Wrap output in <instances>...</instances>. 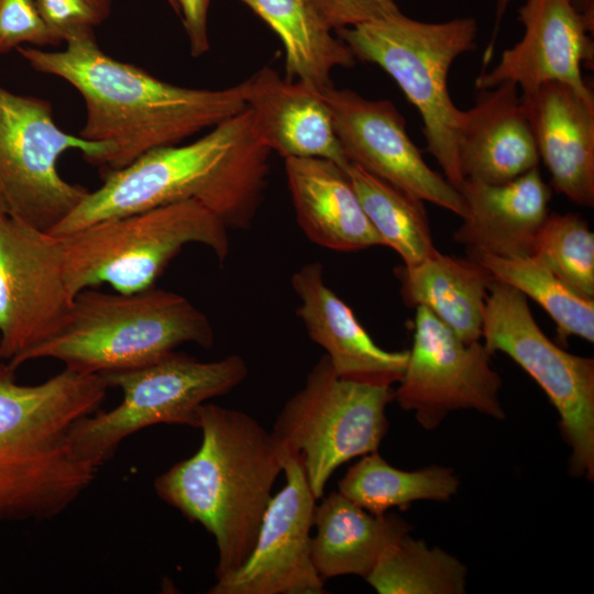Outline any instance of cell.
Segmentation results:
<instances>
[{
	"label": "cell",
	"instance_id": "cell-18",
	"mask_svg": "<svg viewBox=\"0 0 594 594\" xmlns=\"http://www.w3.org/2000/svg\"><path fill=\"white\" fill-rule=\"evenodd\" d=\"M244 99L260 140L284 160L323 158L349 166L320 90L263 67L243 81Z\"/></svg>",
	"mask_w": 594,
	"mask_h": 594
},
{
	"label": "cell",
	"instance_id": "cell-34",
	"mask_svg": "<svg viewBox=\"0 0 594 594\" xmlns=\"http://www.w3.org/2000/svg\"><path fill=\"white\" fill-rule=\"evenodd\" d=\"M183 16L190 54L200 57L210 50L208 11L210 0H175Z\"/></svg>",
	"mask_w": 594,
	"mask_h": 594
},
{
	"label": "cell",
	"instance_id": "cell-20",
	"mask_svg": "<svg viewBox=\"0 0 594 594\" xmlns=\"http://www.w3.org/2000/svg\"><path fill=\"white\" fill-rule=\"evenodd\" d=\"M522 102L550 187L579 206L593 207L594 95L551 81Z\"/></svg>",
	"mask_w": 594,
	"mask_h": 594
},
{
	"label": "cell",
	"instance_id": "cell-24",
	"mask_svg": "<svg viewBox=\"0 0 594 594\" xmlns=\"http://www.w3.org/2000/svg\"><path fill=\"white\" fill-rule=\"evenodd\" d=\"M311 556L316 570L324 579L371 572L383 551L411 525L394 513L373 515L339 491L316 504Z\"/></svg>",
	"mask_w": 594,
	"mask_h": 594
},
{
	"label": "cell",
	"instance_id": "cell-15",
	"mask_svg": "<svg viewBox=\"0 0 594 594\" xmlns=\"http://www.w3.org/2000/svg\"><path fill=\"white\" fill-rule=\"evenodd\" d=\"M284 487L272 496L254 548L210 594H321L324 581L311 556L316 498L300 460L284 453Z\"/></svg>",
	"mask_w": 594,
	"mask_h": 594
},
{
	"label": "cell",
	"instance_id": "cell-28",
	"mask_svg": "<svg viewBox=\"0 0 594 594\" xmlns=\"http://www.w3.org/2000/svg\"><path fill=\"white\" fill-rule=\"evenodd\" d=\"M466 578L458 558L408 532L383 551L364 580L380 594H463Z\"/></svg>",
	"mask_w": 594,
	"mask_h": 594
},
{
	"label": "cell",
	"instance_id": "cell-12",
	"mask_svg": "<svg viewBox=\"0 0 594 594\" xmlns=\"http://www.w3.org/2000/svg\"><path fill=\"white\" fill-rule=\"evenodd\" d=\"M75 299L63 240L11 216L0 220V355L11 371L65 323Z\"/></svg>",
	"mask_w": 594,
	"mask_h": 594
},
{
	"label": "cell",
	"instance_id": "cell-14",
	"mask_svg": "<svg viewBox=\"0 0 594 594\" xmlns=\"http://www.w3.org/2000/svg\"><path fill=\"white\" fill-rule=\"evenodd\" d=\"M320 95L350 163L422 201L463 217L460 191L428 166L391 100L366 99L333 85L320 90Z\"/></svg>",
	"mask_w": 594,
	"mask_h": 594
},
{
	"label": "cell",
	"instance_id": "cell-5",
	"mask_svg": "<svg viewBox=\"0 0 594 594\" xmlns=\"http://www.w3.org/2000/svg\"><path fill=\"white\" fill-rule=\"evenodd\" d=\"M207 316L186 297L155 287L131 294L79 292L62 328L30 351L24 363L54 359L86 374L154 362L184 344L211 348Z\"/></svg>",
	"mask_w": 594,
	"mask_h": 594
},
{
	"label": "cell",
	"instance_id": "cell-25",
	"mask_svg": "<svg viewBox=\"0 0 594 594\" xmlns=\"http://www.w3.org/2000/svg\"><path fill=\"white\" fill-rule=\"evenodd\" d=\"M258 15L279 37L285 51L289 80L323 90L332 85L338 67L351 68L356 58L348 45L332 34L311 0H239Z\"/></svg>",
	"mask_w": 594,
	"mask_h": 594
},
{
	"label": "cell",
	"instance_id": "cell-35",
	"mask_svg": "<svg viewBox=\"0 0 594 594\" xmlns=\"http://www.w3.org/2000/svg\"><path fill=\"white\" fill-rule=\"evenodd\" d=\"M512 0H496L495 21L487 47L483 54V66H486L494 55L495 43L504 15Z\"/></svg>",
	"mask_w": 594,
	"mask_h": 594
},
{
	"label": "cell",
	"instance_id": "cell-6",
	"mask_svg": "<svg viewBox=\"0 0 594 594\" xmlns=\"http://www.w3.org/2000/svg\"><path fill=\"white\" fill-rule=\"evenodd\" d=\"M336 33L355 58L380 66L400 87L420 113L427 151L460 191L464 177L459 138L464 110L453 103L448 78L453 62L476 47V20L424 22L398 10Z\"/></svg>",
	"mask_w": 594,
	"mask_h": 594
},
{
	"label": "cell",
	"instance_id": "cell-7",
	"mask_svg": "<svg viewBox=\"0 0 594 594\" xmlns=\"http://www.w3.org/2000/svg\"><path fill=\"white\" fill-rule=\"evenodd\" d=\"M59 237L75 297L100 284L123 294L152 288L187 244L209 248L220 263L230 252L229 229L195 200L102 220Z\"/></svg>",
	"mask_w": 594,
	"mask_h": 594
},
{
	"label": "cell",
	"instance_id": "cell-19",
	"mask_svg": "<svg viewBox=\"0 0 594 594\" xmlns=\"http://www.w3.org/2000/svg\"><path fill=\"white\" fill-rule=\"evenodd\" d=\"M550 185L538 167L504 183L464 179L462 224L453 232L466 255L503 257L529 255L536 235L549 215Z\"/></svg>",
	"mask_w": 594,
	"mask_h": 594
},
{
	"label": "cell",
	"instance_id": "cell-31",
	"mask_svg": "<svg viewBox=\"0 0 594 594\" xmlns=\"http://www.w3.org/2000/svg\"><path fill=\"white\" fill-rule=\"evenodd\" d=\"M58 45L79 36L95 35L96 26L111 13L112 0H35Z\"/></svg>",
	"mask_w": 594,
	"mask_h": 594
},
{
	"label": "cell",
	"instance_id": "cell-38",
	"mask_svg": "<svg viewBox=\"0 0 594 594\" xmlns=\"http://www.w3.org/2000/svg\"><path fill=\"white\" fill-rule=\"evenodd\" d=\"M7 373H14L13 371H11L7 364L4 363V361L2 360L1 355H0V375H3V374H7Z\"/></svg>",
	"mask_w": 594,
	"mask_h": 594
},
{
	"label": "cell",
	"instance_id": "cell-27",
	"mask_svg": "<svg viewBox=\"0 0 594 594\" xmlns=\"http://www.w3.org/2000/svg\"><path fill=\"white\" fill-rule=\"evenodd\" d=\"M345 172L370 222L403 264H417L437 251L422 200L355 164Z\"/></svg>",
	"mask_w": 594,
	"mask_h": 594
},
{
	"label": "cell",
	"instance_id": "cell-21",
	"mask_svg": "<svg viewBox=\"0 0 594 594\" xmlns=\"http://www.w3.org/2000/svg\"><path fill=\"white\" fill-rule=\"evenodd\" d=\"M464 179L504 184L538 167L540 157L518 87L505 81L479 90L464 111L459 138Z\"/></svg>",
	"mask_w": 594,
	"mask_h": 594
},
{
	"label": "cell",
	"instance_id": "cell-33",
	"mask_svg": "<svg viewBox=\"0 0 594 594\" xmlns=\"http://www.w3.org/2000/svg\"><path fill=\"white\" fill-rule=\"evenodd\" d=\"M333 30L355 26L398 11L395 0H311Z\"/></svg>",
	"mask_w": 594,
	"mask_h": 594
},
{
	"label": "cell",
	"instance_id": "cell-1",
	"mask_svg": "<svg viewBox=\"0 0 594 594\" xmlns=\"http://www.w3.org/2000/svg\"><path fill=\"white\" fill-rule=\"evenodd\" d=\"M16 50L33 69L64 79L80 94L86 121L79 136L112 145L101 166L107 172L179 144L246 108L243 82L223 89L176 86L107 55L95 35L72 38L63 51Z\"/></svg>",
	"mask_w": 594,
	"mask_h": 594
},
{
	"label": "cell",
	"instance_id": "cell-17",
	"mask_svg": "<svg viewBox=\"0 0 594 594\" xmlns=\"http://www.w3.org/2000/svg\"><path fill=\"white\" fill-rule=\"evenodd\" d=\"M297 310L314 342L327 352L336 374L364 384L392 386L404 374L409 350L378 346L352 309L327 285L319 262L302 265L292 277Z\"/></svg>",
	"mask_w": 594,
	"mask_h": 594
},
{
	"label": "cell",
	"instance_id": "cell-26",
	"mask_svg": "<svg viewBox=\"0 0 594 594\" xmlns=\"http://www.w3.org/2000/svg\"><path fill=\"white\" fill-rule=\"evenodd\" d=\"M459 477L451 468L428 465L415 471L399 470L377 451L364 454L339 481V492L373 515L418 501L449 502L457 495Z\"/></svg>",
	"mask_w": 594,
	"mask_h": 594
},
{
	"label": "cell",
	"instance_id": "cell-10",
	"mask_svg": "<svg viewBox=\"0 0 594 594\" xmlns=\"http://www.w3.org/2000/svg\"><path fill=\"white\" fill-rule=\"evenodd\" d=\"M112 148L61 130L47 100L0 85V190L9 216L52 232L89 193L59 175L61 155L78 150L89 164L101 167Z\"/></svg>",
	"mask_w": 594,
	"mask_h": 594
},
{
	"label": "cell",
	"instance_id": "cell-39",
	"mask_svg": "<svg viewBox=\"0 0 594 594\" xmlns=\"http://www.w3.org/2000/svg\"><path fill=\"white\" fill-rule=\"evenodd\" d=\"M166 1L175 10V12L179 13V10L175 0H166Z\"/></svg>",
	"mask_w": 594,
	"mask_h": 594
},
{
	"label": "cell",
	"instance_id": "cell-8",
	"mask_svg": "<svg viewBox=\"0 0 594 594\" xmlns=\"http://www.w3.org/2000/svg\"><path fill=\"white\" fill-rule=\"evenodd\" d=\"M248 372L240 355L199 361L172 352L145 365L100 374L108 387L122 391L123 399L113 409L97 411L75 425L74 450L101 468L127 437L143 428L158 424L198 428L201 406L235 388Z\"/></svg>",
	"mask_w": 594,
	"mask_h": 594
},
{
	"label": "cell",
	"instance_id": "cell-30",
	"mask_svg": "<svg viewBox=\"0 0 594 594\" xmlns=\"http://www.w3.org/2000/svg\"><path fill=\"white\" fill-rule=\"evenodd\" d=\"M531 255L578 295L594 299V233L578 213H549Z\"/></svg>",
	"mask_w": 594,
	"mask_h": 594
},
{
	"label": "cell",
	"instance_id": "cell-32",
	"mask_svg": "<svg viewBox=\"0 0 594 594\" xmlns=\"http://www.w3.org/2000/svg\"><path fill=\"white\" fill-rule=\"evenodd\" d=\"M22 44L58 45L35 0H0V54Z\"/></svg>",
	"mask_w": 594,
	"mask_h": 594
},
{
	"label": "cell",
	"instance_id": "cell-29",
	"mask_svg": "<svg viewBox=\"0 0 594 594\" xmlns=\"http://www.w3.org/2000/svg\"><path fill=\"white\" fill-rule=\"evenodd\" d=\"M471 258L480 262L495 279L539 304L554 321L561 341L575 336L594 342V299L578 295L535 256L479 254Z\"/></svg>",
	"mask_w": 594,
	"mask_h": 594
},
{
	"label": "cell",
	"instance_id": "cell-4",
	"mask_svg": "<svg viewBox=\"0 0 594 594\" xmlns=\"http://www.w3.org/2000/svg\"><path fill=\"white\" fill-rule=\"evenodd\" d=\"M198 428L199 449L160 474L154 488L212 535L219 580L252 552L285 457L272 432L240 410L206 403Z\"/></svg>",
	"mask_w": 594,
	"mask_h": 594
},
{
	"label": "cell",
	"instance_id": "cell-3",
	"mask_svg": "<svg viewBox=\"0 0 594 594\" xmlns=\"http://www.w3.org/2000/svg\"><path fill=\"white\" fill-rule=\"evenodd\" d=\"M0 375V524L52 519L92 483L100 468L77 455L72 431L99 411L100 374L65 367L35 385Z\"/></svg>",
	"mask_w": 594,
	"mask_h": 594
},
{
	"label": "cell",
	"instance_id": "cell-23",
	"mask_svg": "<svg viewBox=\"0 0 594 594\" xmlns=\"http://www.w3.org/2000/svg\"><path fill=\"white\" fill-rule=\"evenodd\" d=\"M394 273L407 307L429 309L466 343L482 339L485 301L494 277L480 262L437 250L417 264L397 266Z\"/></svg>",
	"mask_w": 594,
	"mask_h": 594
},
{
	"label": "cell",
	"instance_id": "cell-2",
	"mask_svg": "<svg viewBox=\"0 0 594 594\" xmlns=\"http://www.w3.org/2000/svg\"><path fill=\"white\" fill-rule=\"evenodd\" d=\"M271 151L257 136L251 112L222 121L186 145L154 148L90 191L53 231L65 235L92 223L195 200L229 230H246L263 202Z\"/></svg>",
	"mask_w": 594,
	"mask_h": 594
},
{
	"label": "cell",
	"instance_id": "cell-16",
	"mask_svg": "<svg viewBox=\"0 0 594 594\" xmlns=\"http://www.w3.org/2000/svg\"><path fill=\"white\" fill-rule=\"evenodd\" d=\"M524 36L503 52L490 72L475 79L477 90L512 81L522 99L532 97L546 82L565 84L582 95H594L582 76L593 68L594 29L573 0H525L518 9Z\"/></svg>",
	"mask_w": 594,
	"mask_h": 594
},
{
	"label": "cell",
	"instance_id": "cell-13",
	"mask_svg": "<svg viewBox=\"0 0 594 594\" xmlns=\"http://www.w3.org/2000/svg\"><path fill=\"white\" fill-rule=\"evenodd\" d=\"M413 346L394 400L433 430L452 411L473 409L502 420V377L492 353L479 341L466 343L429 309L415 308Z\"/></svg>",
	"mask_w": 594,
	"mask_h": 594
},
{
	"label": "cell",
	"instance_id": "cell-36",
	"mask_svg": "<svg viewBox=\"0 0 594 594\" xmlns=\"http://www.w3.org/2000/svg\"><path fill=\"white\" fill-rule=\"evenodd\" d=\"M573 2L588 24L594 29V0H573Z\"/></svg>",
	"mask_w": 594,
	"mask_h": 594
},
{
	"label": "cell",
	"instance_id": "cell-22",
	"mask_svg": "<svg viewBox=\"0 0 594 594\" xmlns=\"http://www.w3.org/2000/svg\"><path fill=\"white\" fill-rule=\"evenodd\" d=\"M285 173L297 222L311 242L339 252L384 245L343 167L323 158H286Z\"/></svg>",
	"mask_w": 594,
	"mask_h": 594
},
{
	"label": "cell",
	"instance_id": "cell-9",
	"mask_svg": "<svg viewBox=\"0 0 594 594\" xmlns=\"http://www.w3.org/2000/svg\"><path fill=\"white\" fill-rule=\"evenodd\" d=\"M392 400V386L341 378L326 354L315 364L282 408L272 435L284 453L300 460L316 499L339 466L377 451Z\"/></svg>",
	"mask_w": 594,
	"mask_h": 594
},
{
	"label": "cell",
	"instance_id": "cell-11",
	"mask_svg": "<svg viewBox=\"0 0 594 594\" xmlns=\"http://www.w3.org/2000/svg\"><path fill=\"white\" fill-rule=\"evenodd\" d=\"M528 298L497 279L485 301L482 338L494 354L513 359L542 388L571 450L572 476L594 479V360L564 351L536 322Z\"/></svg>",
	"mask_w": 594,
	"mask_h": 594
},
{
	"label": "cell",
	"instance_id": "cell-37",
	"mask_svg": "<svg viewBox=\"0 0 594 594\" xmlns=\"http://www.w3.org/2000/svg\"><path fill=\"white\" fill-rule=\"evenodd\" d=\"M9 216L8 206L6 202V199L0 190V220L4 217Z\"/></svg>",
	"mask_w": 594,
	"mask_h": 594
}]
</instances>
